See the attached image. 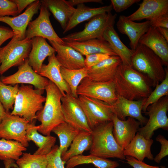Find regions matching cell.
<instances>
[{
	"label": "cell",
	"mask_w": 168,
	"mask_h": 168,
	"mask_svg": "<svg viewBox=\"0 0 168 168\" xmlns=\"http://www.w3.org/2000/svg\"><path fill=\"white\" fill-rule=\"evenodd\" d=\"M140 0H111V5L117 12H120L127 9L133 4Z\"/></svg>",
	"instance_id": "obj_43"
},
{
	"label": "cell",
	"mask_w": 168,
	"mask_h": 168,
	"mask_svg": "<svg viewBox=\"0 0 168 168\" xmlns=\"http://www.w3.org/2000/svg\"><path fill=\"white\" fill-rule=\"evenodd\" d=\"M65 168H73L80 165L91 164L97 168H116L119 166L116 161L90 154L73 156L67 161Z\"/></svg>",
	"instance_id": "obj_32"
},
{
	"label": "cell",
	"mask_w": 168,
	"mask_h": 168,
	"mask_svg": "<svg viewBox=\"0 0 168 168\" xmlns=\"http://www.w3.org/2000/svg\"><path fill=\"white\" fill-rule=\"evenodd\" d=\"M0 64H1V62H0Z\"/></svg>",
	"instance_id": "obj_53"
},
{
	"label": "cell",
	"mask_w": 168,
	"mask_h": 168,
	"mask_svg": "<svg viewBox=\"0 0 168 168\" xmlns=\"http://www.w3.org/2000/svg\"><path fill=\"white\" fill-rule=\"evenodd\" d=\"M62 108L64 122L80 131L91 132L85 113L77 98L66 94L61 98Z\"/></svg>",
	"instance_id": "obj_13"
},
{
	"label": "cell",
	"mask_w": 168,
	"mask_h": 168,
	"mask_svg": "<svg viewBox=\"0 0 168 168\" xmlns=\"http://www.w3.org/2000/svg\"><path fill=\"white\" fill-rule=\"evenodd\" d=\"M114 53L120 58L123 64L131 66V61L134 50L129 49L121 40L118 34L111 25L107 27L102 36Z\"/></svg>",
	"instance_id": "obj_26"
},
{
	"label": "cell",
	"mask_w": 168,
	"mask_h": 168,
	"mask_svg": "<svg viewBox=\"0 0 168 168\" xmlns=\"http://www.w3.org/2000/svg\"><path fill=\"white\" fill-rule=\"evenodd\" d=\"M55 50L56 58L62 67L69 69H77L85 67L83 55L72 48L65 44L49 41Z\"/></svg>",
	"instance_id": "obj_22"
},
{
	"label": "cell",
	"mask_w": 168,
	"mask_h": 168,
	"mask_svg": "<svg viewBox=\"0 0 168 168\" xmlns=\"http://www.w3.org/2000/svg\"><path fill=\"white\" fill-rule=\"evenodd\" d=\"M116 14L111 12L97 15L86 23L81 31L71 33L61 38L64 42H81L95 39H103L104 32L108 27L114 25Z\"/></svg>",
	"instance_id": "obj_6"
},
{
	"label": "cell",
	"mask_w": 168,
	"mask_h": 168,
	"mask_svg": "<svg viewBox=\"0 0 168 168\" xmlns=\"http://www.w3.org/2000/svg\"><path fill=\"white\" fill-rule=\"evenodd\" d=\"M139 5L137 10L127 16L130 20L152 21L168 13V0H143Z\"/></svg>",
	"instance_id": "obj_19"
},
{
	"label": "cell",
	"mask_w": 168,
	"mask_h": 168,
	"mask_svg": "<svg viewBox=\"0 0 168 168\" xmlns=\"http://www.w3.org/2000/svg\"><path fill=\"white\" fill-rule=\"evenodd\" d=\"M110 56L109 54L103 53L94 54L86 55L84 59L85 66L90 68L95 66Z\"/></svg>",
	"instance_id": "obj_41"
},
{
	"label": "cell",
	"mask_w": 168,
	"mask_h": 168,
	"mask_svg": "<svg viewBox=\"0 0 168 168\" xmlns=\"http://www.w3.org/2000/svg\"><path fill=\"white\" fill-rule=\"evenodd\" d=\"M113 124L108 121L91 129L92 143L90 153L103 158L125 160L123 151L116 141L113 133Z\"/></svg>",
	"instance_id": "obj_3"
},
{
	"label": "cell",
	"mask_w": 168,
	"mask_h": 168,
	"mask_svg": "<svg viewBox=\"0 0 168 168\" xmlns=\"http://www.w3.org/2000/svg\"><path fill=\"white\" fill-rule=\"evenodd\" d=\"M41 5L40 1L35 0L28 6L24 12L18 16L0 17V21L8 25L14 32L13 36L9 43H14L26 38V28L33 16L38 13Z\"/></svg>",
	"instance_id": "obj_15"
},
{
	"label": "cell",
	"mask_w": 168,
	"mask_h": 168,
	"mask_svg": "<svg viewBox=\"0 0 168 168\" xmlns=\"http://www.w3.org/2000/svg\"><path fill=\"white\" fill-rule=\"evenodd\" d=\"M19 87L18 84L14 86L6 85L0 79V101L7 113H10V110H13Z\"/></svg>",
	"instance_id": "obj_36"
},
{
	"label": "cell",
	"mask_w": 168,
	"mask_h": 168,
	"mask_svg": "<svg viewBox=\"0 0 168 168\" xmlns=\"http://www.w3.org/2000/svg\"><path fill=\"white\" fill-rule=\"evenodd\" d=\"M158 31L168 42V29L163 27H156Z\"/></svg>",
	"instance_id": "obj_49"
},
{
	"label": "cell",
	"mask_w": 168,
	"mask_h": 168,
	"mask_svg": "<svg viewBox=\"0 0 168 168\" xmlns=\"http://www.w3.org/2000/svg\"><path fill=\"white\" fill-rule=\"evenodd\" d=\"M0 80L4 84L9 85L18 84L32 85L36 89L44 90L49 80L35 72L29 64L28 59L18 67V71L7 76L2 77Z\"/></svg>",
	"instance_id": "obj_14"
},
{
	"label": "cell",
	"mask_w": 168,
	"mask_h": 168,
	"mask_svg": "<svg viewBox=\"0 0 168 168\" xmlns=\"http://www.w3.org/2000/svg\"><path fill=\"white\" fill-rule=\"evenodd\" d=\"M35 124V120L30 123L26 130V139L28 142L33 141L38 147L33 154L46 156L55 146L56 138L51 135L44 136L40 134Z\"/></svg>",
	"instance_id": "obj_30"
},
{
	"label": "cell",
	"mask_w": 168,
	"mask_h": 168,
	"mask_svg": "<svg viewBox=\"0 0 168 168\" xmlns=\"http://www.w3.org/2000/svg\"><path fill=\"white\" fill-rule=\"evenodd\" d=\"M160 168H167L165 166H161L160 167Z\"/></svg>",
	"instance_id": "obj_52"
},
{
	"label": "cell",
	"mask_w": 168,
	"mask_h": 168,
	"mask_svg": "<svg viewBox=\"0 0 168 168\" xmlns=\"http://www.w3.org/2000/svg\"><path fill=\"white\" fill-rule=\"evenodd\" d=\"M64 43L65 45L72 48L82 55L96 53L117 55L109 43L103 39H95L81 42Z\"/></svg>",
	"instance_id": "obj_25"
},
{
	"label": "cell",
	"mask_w": 168,
	"mask_h": 168,
	"mask_svg": "<svg viewBox=\"0 0 168 168\" xmlns=\"http://www.w3.org/2000/svg\"><path fill=\"white\" fill-rule=\"evenodd\" d=\"M16 5L17 7V14H19L27 6L35 0H12Z\"/></svg>",
	"instance_id": "obj_47"
},
{
	"label": "cell",
	"mask_w": 168,
	"mask_h": 168,
	"mask_svg": "<svg viewBox=\"0 0 168 168\" xmlns=\"http://www.w3.org/2000/svg\"><path fill=\"white\" fill-rule=\"evenodd\" d=\"M150 21L151 26L156 27H160L168 29V13Z\"/></svg>",
	"instance_id": "obj_45"
},
{
	"label": "cell",
	"mask_w": 168,
	"mask_h": 168,
	"mask_svg": "<svg viewBox=\"0 0 168 168\" xmlns=\"http://www.w3.org/2000/svg\"><path fill=\"white\" fill-rule=\"evenodd\" d=\"M14 161L7 160L3 161L5 168H10L12 166L16 167L17 168V165H15L14 163Z\"/></svg>",
	"instance_id": "obj_51"
},
{
	"label": "cell",
	"mask_w": 168,
	"mask_h": 168,
	"mask_svg": "<svg viewBox=\"0 0 168 168\" xmlns=\"http://www.w3.org/2000/svg\"><path fill=\"white\" fill-rule=\"evenodd\" d=\"M153 142L152 139H146L138 132L124 150V154L125 156H132L141 161H143L145 158L152 160L154 157L151 147Z\"/></svg>",
	"instance_id": "obj_27"
},
{
	"label": "cell",
	"mask_w": 168,
	"mask_h": 168,
	"mask_svg": "<svg viewBox=\"0 0 168 168\" xmlns=\"http://www.w3.org/2000/svg\"><path fill=\"white\" fill-rule=\"evenodd\" d=\"M166 75L165 78L160 84L155 87L154 90L146 98L142 108L143 112L146 111L148 107L157 101L163 96H168V70L165 68Z\"/></svg>",
	"instance_id": "obj_38"
},
{
	"label": "cell",
	"mask_w": 168,
	"mask_h": 168,
	"mask_svg": "<svg viewBox=\"0 0 168 168\" xmlns=\"http://www.w3.org/2000/svg\"><path fill=\"white\" fill-rule=\"evenodd\" d=\"M113 81L117 96L128 100L146 98L152 91V84L147 76L122 63L119 66Z\"/></svg>",
	"instance_id": "obj_1"
},
{
	"label": "cell",
	"mask_w": 168,
	"mask_h": 168,
	"mask_svg": "<svg viewBox=\"0 0 168 168\" xmlns=\"http://www.w3.org/2000/svg\"><path fill=\"white\" fill-rule=\"evenodd\" d=\"M17 15V6L12 0H0V17Z\"/></svg>",
	"instance_id": "obj_40"
},
{
	"label": "cell",
	"mask_w": 168,
	"mask_h": 168,
	"mask_svg": "<svg viewBox=\"0 0 168 168\" xmlns=\"http://www.w3.org/2000/svg\"><path fill=\"white\" fill-rule=\"evenodd\" d=\"M80 131L65 122L60 124L53 129L52 132L57 135L59 138L60 142L59 149L61 155L68 149L73 140Z\"/></svg>",
	"instance_id": "obj_33"
},
{
	"label": "cell",
	"mask_w": 168,
	"mask_h": 168,
	"mask_svg": "<svg viewBox=\"0 0 168 168\" xmlns=\"http://www.w3.org/2000/svg\"><path fill=\"white\" fill-rule=\"evenodd\" d=\"M146 98L131 100L117 96L116 100L112 105L113 112L121 120H126V117H132L138 121L142 126L148 120L142 114V106Z\"/></svg>",
	"instance_id": "obj_17"
},
{
	"label": "cell",
	"mask_w": 168,
	"mask_h": 168,
	"mask_svg": "<svg viewBox=\"0 0 168 168\" xmlns=\"http://www.w3.org/2000/svg\"><path fill=\"white\" fill-rule=\"evenodd\" d=\"M64 30L74 13L76 8L65 0H41Z\"/></svg>",
	"instance_id": "obj_29"
},
{
	"label": "cell",
	"mask_w": 168,
	"mask_h": 168,
	"mask_svg": "<svg viewBox=\"0 0 168 168\" xmlns=\"http://www.w3.org/2000/svg\"><path fill=\"white\" fill-rule=\"evenodd\" d=\"M161 144V150L153 160L158 163H159L163 158L168 155V141L163 135L159 134L156 138Z\"/></svg>",
	"instance_id": "obj_42"
},
{
	"label": "cell",
	"mask_w": 168,
	"mask_h": 168,
	"mask_svg": "<svg viewBox=\"0 0 168 168\" xmlns=\"http://www.w3.org/2000/svg\"><path fill=\"white\" fill-rule=\"evenodd\" d=\"M30 123L22 117L7 113L0 124V138L17 141L27 147L26 130Z\"/></svg>",
	"instance_id": "obj_12"
},
{
	"label": "cell",
	"mask_w": 168,
	"mask_h": 168,
	"mask_svg": "<svg viewBox=\"0 0 168 168\" xmlns=\"http://www.w3.org/2000/svg\"><path fill=\"white\" fill-rule=\"evenodd\" d=\"M122 63L117 55L110 56L97 65L88 68V77L98 82L113 81L117 69Z\"/></svg>",
	"instance_id": "obj_21"
},
{
	"label": "cell",
	"mask_w": 168,
	"mask_h": 168,
	"mask_svg": "<svg viewBox=\"0 0 168 168\" xmlns=\"http://www.w3.org/2000/svg\"><path fill=\"white\" fill-rule=\"evenodd\" d=\"M40 14L35 20L30 21L28 26L26 33V38L31 39L39 36L49 41H55L64 45L65 43L55 32L50 22L51 14L47 7L41 3L39 8Z\"/></svg>",
	"instance_id": "obj_11"
},
{
	"label": "cell",
	"mask_w": 168,
	"mask_h": 168,
	"mask_svg": "<svg viewBox=\"0 0 168 168\" xmlns=\"http://www.w3.org/2000/svg\"><path fill=\"white\" fill-rule=\"evenodd\" d=\"M160 58L146 46L138 44L134 50L131 66L135 70L146 75L155 87L165 78V68Z\"/></svg>",
	"instance_id": "obj_4"
},
{
	"label": "cell",
	"mask_w": 168,
	"mask_h": 168,
	"mask_svg": "<svg viewBox=\"0 0 168 168\" xmlns=\"http://www.w3.org/2000/svg\"><path fill=\"white\" fill-rule=\"evenodd\" d=\"M113 133L118 145L124 151L134 138L139 128L140 123L135 119L128 117L124 120L119 119L115 114L113 116Z\"/></svg>",
	"instance_id": "obj_16"
},
{
	"label": "cell",
	"mask_w": 168,
	"mask_h": 168,
	"mask_svg": "<svg viewBox=\"0 0 168 168\" xmlns=\"http://www.w3.org/2000/svg\"><path fill=\"white\" fill-rule=\"evenodd\" d=\"M27 150L20 142L4 138L0 139V160H17Z\"/></svg>",
	"instance_id": "obj_34"
},
{
	"label": "cell",
	"mask_w": 168,
	"mask_h": 168,
	"mask_svg": "<svg viewBox=\"0 0 168 168\" xmlns=\"http://www.w3.org/2000/svg\"><path fill=\"white\" fill-rule=\"evenodd\" d=\"M125 158L127 163L133 168H160L158 166L148 165L132 156H126Z\"/></svg>",
	"instance_id": "obj_44"
},
{
	"label": "cell",
	"mask_w": 168,
	"mask_h": 168,
	"mask_svg": "<svg viewBox=\"0 0 168 168\" xmlns=\"http://www.w3.org/2000/svg\"><path fill=\"white\" fill-rule=\"evenodd\" d=\"M113 8L111 4L97 8L90 7L84 4L77 5V7L70 19L65 29L64 34L72 29L78 24L86 21H89L95 16L103 13L110 12Z\"/></svg>",
	"instance_id": "obj_28"
},
{
	"label": "cell",
	"mask_w": 168,
	"mask_h": 168,
	"mask_svg": "<svg viewBox=\"0 0 168 168\" xmlns=\"http://www.w3.org/2000/svg\"><path fill=\"white\" fill-rule=\"evenodd\" d=\"M67 1L73 7L75 5L87 2H96L102 4L103 3V1L101 0H69Z\"/></svg>",
	"instance_id": "obj_48"
},
{
	"label": "cell",
	"mask_w": 168,
	"mask_h": 168,
	"mask_svg": "<svg viewBox=\"0 0 168 168\" xmlns=\"http://www.w3.org/2000/svg\"><path fill=\"white\" fill-rule=\"evenodd\" d=\"M88 69L86 67L77 69H69L62 67L60 68L63 79L69 86L72 95L76 98L78 97L77 94L78 86L83 78L88 77Z\"/></svg>",
	"instance_id": "obj_35"
},
{
	"label": "cell",
	"mask_w": 168,
	"mask_h": 168,
	"mask_svg": "<svg viewBox=\"0 0 168 168\" xmlns=\"http://www.w3.org/2000/svg\"><path fill=\"white\" fill-rule=\"evenodd\" d=\"M47 64H43L39 74L53 82L58 88L63 96L71 94L70 88L63 79L61 72L62 66L57 59L55 53L48 57Z\"/></svg>",
	"instance_id": "obj_24"
},
{
	"label": "cell",
	"mask_w": 168,
	"mask_h": 168,
	"mask_svg": "<svg viewBox=\"0 0 168 168\" xmlns=\"http://www.w3.org/2000/svg\"><path fill=\"white\" fill-rule=\"evenodd\" d=\"M151 26L150 21L136 22L130 20L127 16L120 15L116 24L117 27L121 34L128 37L131 49L134 50L138 44L141 37L147 32Z\"/></svg>",
	"instance_id": "obj_18"
},
{
	"label": "cell",
	"mask_w": 168,
	"mask_h": 168,
	"mask_svg": "<svg viewBox=\"0 0 168 168\" xmlns=\"http://www.w3.org/2000/svg\"><path fill=\"white\" fill-rule=\"evenodd\" d=\"M44 91L22 84L19 86L10 114L22 117L30 123L35 121L36 113L43 108V104L46 100L42 95Z\"/></svg>",
	"instance_id": "obj_5"
},
{
	"label": "cell",
	"mask_w": 168,
	"mask_h": 168,
	"mask_svg": "<svg viewBox=\"0 0 168 168\" xmlns=\"http://www.w3.org/2000/svg\"><path fill=\"white\" fill-rule=\"evenodd\" d=\"M14 32L12 29L0 26V47L7 40L12 38Z\"/></svg>",
	"instance_id": "obj_46"
},
{
	"label": "cell",
	"mask_w": 168,
	"mask_h": 168,
	"mask_svg": "<svg viewBox=\"0 0 168 168\" xmlns=\"http://www.w3.org/2000/svg\"><path fill=\"white\" fill-rule=\"evenodd\" d=\"M46 156L47 163L45 168H65L58 145H55Z\"/></svg>",
	"instance_id": "obj_39"
},
{
	"label": "cell",
	"mask_w": 168,
	"mask_h": 168,
	"mask_svg": "<svg viewBox=\"0 0 168 168\" xmlns=\"http://www.w3.org/2000/svg\"><path fill=\"white\" fill-rule=\"evenodd\" d=\"M32 39L26 38L16 42L9 43L0 48V74L11 68L19 66L28 58L32 48Z\"/></svg>",
	"instance_id": "obj_8"
},
{
	"label": "cell",
	"mask_w": 168,
	"mask_h": 168,
	"mask_svg": "<svg viewBox=\"0 0 168 168\" xmlns=\"http://www.w3.org/2000/svg\"><path fill=\"white\" fill-rule=\"evenodd\" d=\"M92 143L91 132L80 131L73 140L69 149L61 155L62 160L65 163L71 158L82 154L84 151L90 150Z\"/></svg>",
	"instance_id": "obj_31"
},
{
	"label": "cell",
	"mask_w": 168,
	"mask_h": 168,
	"mask_svg": "<svg viewBox=\"0 0 168 168\" xmlns=\"http://www.w3.org/2000/svg\"><path fill=\"white\" fill-rule=\"evenodd\" d=\"M168 96L163 97L148 107L144 113L149 118L143 127L139 128L138 132L147 139H151L154 131L159 128L168 130Z\"/></svg>",
	"instance_id": "obj_7"
},
{
	"label": "cell",
	"mask_w": 168,
	"mask_h": 168,
	"mask_svg": "<svg viewBox=\"0 0 168 168\" xmlns=\"http://www.w3.org/2000/svg\"><path fill=\"white\" fill-rule=\"evenodd\" d=\"M138 44L150 49L161 60L164 65H168V42L156 27L151 26L140 38Z\"/></svg>",
	"instance_id": "obj_20"
},
{
	"label": "cell",
	"mask_w": 168,
	"mask_h": 168,
	"mask_svg": "<svg viewBox=\"0 0 168 168\" xmlns=\"http://www.w3.org/2000/svg\"><path fill=\"white\" fill-rule=\"evenodd\" d=\"M16 161L17 168H45L47 161L45 155L23 153Z\"/></svg>",
	"instance_id": "obj_37"
},
{
	"label": "cell",
	"mask_w": 168,
	"mask_h": 168,
	"mask_svg": "<svg viewBox=\"0 0 168 168\" xmlns=\"http://www.w3.org/2000/svg\"><path fill=\"white\" fill-rule=\"evenodd\" d=\"M31 39L32 48L28 58L29 64L39 74L44 59L55 53L56 51L44 38L37 36Z\"/></svg>",
	"instance_id": "obj_23"
},
{
	"label": "cell",
	"mask_w": 168,
	"mask_h": 168,
	"mask_svg": "<svg viewBox=\"0 0 168 168\" xmlns=\"http://www.w3.org/2000/svg\"><path fill=\"white\" fill-rule=\"evenodd\" d=\"M45 90V104L43 108L36 113V119L41 123L37 126L38 132L44 135L49 136L54 128L64 122L61 101L63 95L57 86L49 80Z\"/></svg>",
	"instance_id": "obj_2"
},
{
	"label": "cell",
	"mask_w": 168,
	"mask_h": 168,
	"mask_svg": "<svg viewBox=\"0 0 168 168\" xmlns=\"http://www.w3.org/2000/svg\"><path fill=\"white\" fill-rule=\"evenodd\" d=\"M77 99L91 129L99 124L112 121L114 114L112 105L104 101L84 96H79Z\"/></svg>",
	"instance_id": "obj_9"
},
{
	"label": "cell",
	"mask_w": 168,
	"mask_h": 168,
	"mask_svg": "<svg viewBox=\"0 0 168 168\" xmlns=\"http://www.w3.org/2000/svg\"><path fill=\"white\" fill-rule=\"evenodd\" d=\"M77 96H84L104 101L112 105L117 99L113 81L96 82L87 77L83 78L78 86Z\"/></svg>",
	"instance_id": "obj_10"
},
{
	"label": "cell",
	"mask_w": 168,
	"mask_h": 168,
	"mask_svg": "<svg viewBox=\"0 0 168 168\" xmlns=\"http://www.w3.org/2000/svg\"><path fill=\"white\" fill-rule=\"evenodd\" d=\"M8 113H7L4 109L2 104L0 101V124L3 119Z\"/></svg>",
	"instance_id": "obj_50"
}]
</instances>
